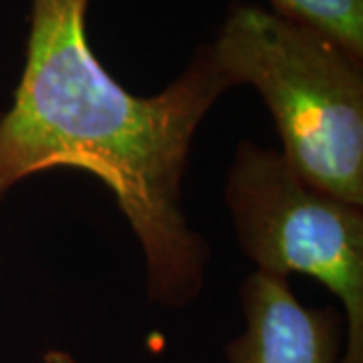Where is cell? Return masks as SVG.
Masks as SVG:
<instances>
[{"instance_id":"cell-1","label":"cell","mask_w":363,"mask_h":363,"mask_svg":"<svg viewBox=\"0 0 363 363\" xmlns=\"http://www.w3.org/2000/svg\"><path fill=\"white\" fill-rule=\"evenodd\" d=\"M87 4L30 0L25 67L0 113V200L43 172L95 176L142 247L150 301L184 309L210 260L186 218L184 174L200 123L233 85L206 43L166 89L133 95L91 49Z\"/></svg>"},{"instance_id":"cell-2","label":"cell","mask_w":363,"mask_h":363,"mask_svg":"<svg viewBox=\"0 0 363 363\" xmlns=\"http://www.w3.org/2000/svg\"><path fill=\"white\" fill-rule=\"evenodd\" d=\"M230 85L271 111L281 154L301 178L363 206V59L271 9L234 2L210 43Z\"/></svg>"},{"instance_id":"cell-3","label":"cell","mask_w":363,"mask_h":363,"mask_svg":"<svg viewBox=\"0 0 363 363\" xmlns=\"http://www.w3.org/2000/svg\"><path fill=\"white\" fill-rule=\"evenodd\" d=\"M224 200L257 271L311 277L339 298L343 363H363V206L315 188L281 152L250 140L236 145Z\"/></svg>"},{"instance_id":"cell-4","label":"cell","mask_w":363,"mask_h":363,"mask_svg":"<svg viewBox=\"0 0 363 363\" xmlns=\"http://www.w3.org/2000/svg\"><path fill=\"white\" fill-rule=\"evenodd\" d=\"M245 329L224 347L228 363H343L345 319L305 307L289 279L250 272L240 285Z\"/></svg>"},{"instance_id":"cell-5","label":"cell","mask_w":363,"mask_h":363,"mask_svg":"<svg viewBox=\"0 0 363 363\" xmlns=\"http://www.w3.org/2000/svg\"><path fill=\"white\" fill-rule=\"evenodd\" d=\"M272 13L307 25L363 59V0H269Z\"/></svg>"},{"instance_id":"cell-6","label":"cell","mask_w":363,"mask_h":363,"mask_svg":"<svg viewBox=\"0 0 363 363\" xmlns=\"http://www.w3.org/2000/svg\"><path fill=\"white\" fill-rule=\"evenodd\" d=\"M43 363H79L69 351L65 350H49L43 353Z\"/></svg>"}]
</instances>
